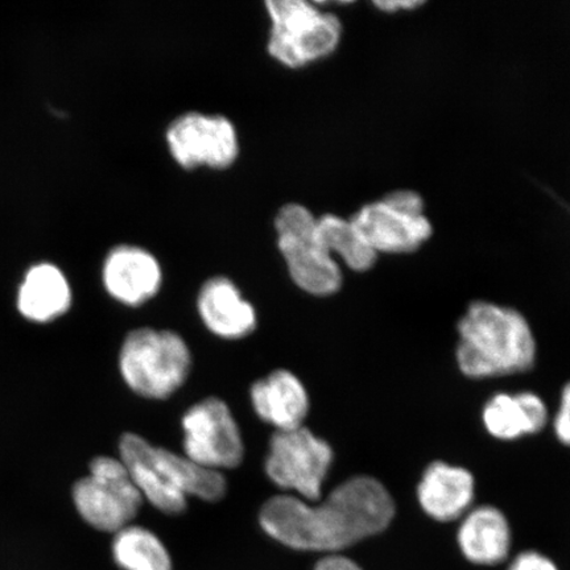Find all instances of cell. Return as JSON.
Segmentation results:
<instances>
[{"instance_id":"1","label":"cell","mask_w":570,"mask_h":570,"mask_svg":"<svg viewBox=\"0 0 570 570\" xmlns=\"http://www.w3.org/2000/svg\"><path fill=\"white\" fill-rule=\"evenodd\" d=\"M395 503L372 476H354L325 499L309 503L296 495H277L263 504L262 529L298 551L338 554L389 529Z\"/></svg>"},{"instance_id":"2","label":"cell","mask_w":570,"mask_h":570,"mask_svg":"<svg viewBox=\"0 0 570 570\" xmlns=\"http://www.w3.org/2000/svg\"><path fill=\"white\" fill-rule=\"evenodd\" d=\"M459 334V367L475 380L529 372L537 360L529 321L510 306L474 302L460 320Z\"/></svg>"},{"instance_id":"3","label":"cell","mask_w":570,"mask_h":570,"mask_svg":"<svg viewBox=\"0 0 570 570\" xmlns=\"http://www.w3.org/2000/svg\"><path fill=\"white\" fill-rule=\"evenodd\" d=\"M119 453L142 499L164 514H181L187 510L188 497L217 502L226 494L223 473L199 466L187 455L154 446L138 434L126 433Z\"/></svg>"},{"instance_id":"4","label":"cell","mask_w":570,"mask_h":570,"mask_svg":"<svg viewBox=\"0 0 570 570\" xmlns=\"http://www.w3.org/2000/svg\"><path fill=\"white\" fill-rule=\"evenodd\" d=\"M266 11L267 52L281 66L305 68L337 51L344 30L336 13L308 0H271Z\"/></svg>"},{"instance_id":"5","label":"cell","mask_w":570,"mask_h":570,"mask_svg":"<svg viewBox=\"0 0 570 570\" xmlns=\"http://www.w3.org/2000/svg\"><path fill=\"white\" fill-rule=\"evenodd\" d=\"M187 342L170 331L141 327L126 337L119 356L128 387L148 399H167L183 386L190 372Z\"/></svg>"},{"instance_id":"6","label":"cell","mask_w":570,"mask_h":570,"mask_svg":"<svg viewBox=\"0 0 570 570\" xmlns=\"http://www.w3.org/2000/svg\"><path fill=\"white\" fill-rule=\"evenodd\" d=\"M316 214L305 205L288 203L277 210L276 244L291 279L313 296H331L342 287L340 263L321 246Z\"/></svg>"},{"instance_id":"7","label":"cell","mask_w":570,"mask_h":570,"mask_svg":"<svg viewBox=\"0 0 570 570\" xmlns=\"http://www.w3.org/2000/svg\"><path fill=\"white\" fill-rule=\"evenodd\" d=\"M351 219L377 255L415 253L433 234L424 199L415 190L391 191L363 205Z\"/></svg>"},{"instance_id":"8","label":"cell","mask_w":570,"mask_h":570,"mask_svg":"<svg viewBox=\"0 0 570 570\" xmlns=\"http://www.w3.org/2000/svg\"><path fill=\"white\" fill-rule=\"evenodd\" d=\"M73 501L85 522L117 533L138 515L142 497L122 461L98 458L90 474L75 484Z\"/></svg>"},{"instance_id":"9","label":"cell","mask_w":570,"mask_h":570,"mask_svg":"<svg viewBox=\"0 0 570 570\" xmlns=\"http://www.w3.org/2000/svg\"><path fill=\"white\" fill-rule=\"evenodd\" d=\"M334 459L333 449L308 428L276 431L266 459L268 479L283 490L295 491L305 502H318Z\"/></svg>"},{"instance_id":"10","label":"cell","mask_w":570,"mask_h":570,"mask_svg":"<svg viewBox=\"0 0 570 570\" xmlns=\"http://www.w3.org/2000/svg\"><path fill=\"white\" fill-rule=\"evenodd\" d=\"M166 141L177 166L187 170L230 168L240 151L237 128L220 114H181L168 126Z\"/></svg>"},{"instance_id":"11","label":"cell","mask_w":570,"mask_h":570,"mask_svg":"<svg viewBox=\"0 0 570 570\" xmlns=\"http://www.w3.org/2000/svg\"><path fill=\"white\" fill-rule=\"evenodd\" d=\"M184 455L199 466L216 470L240 465L244 440L227 404L209 397L189 409L183 417Z\"/></svg>"},{"instance_id":"12","label":"cell","mask_w":570,"mask_h":570,"mask_svg":"<svg viewBox=\"0 0 570 570\" xmlns=\"http://www.w3.org/2000/svg\"><path fill=\"white\" fill-rule=\"evenodd\" d=\"M104 284L119 303L139 306L158 295L163 283L160 262L140 246L114 248L104 265Z\"/></svg>"},{"instance_id":"13","label":"cell","mask_w":570,"mask_h":570,"mask_svg":"<svg viewBox=\"0 0 570 570\" xmlns=\"http://www.w3.org/2000/svg\"><path fill=\"white\" fill-rule=\"evenodd\" d=\"M474 494L473 474L446 462L431 463L417 487L419 503L425 514L444 523L465 515Z\"/></svg>"},{"instance_id":"14","label":"cell","mask_w":570,"mask_h":570,"mask_svg":"<svg viewBox=\"0 0 570 570\" xmlns=\"http://www.w3.org/2000/svg\"><path fill=\"white\" fill-rule=\"evenodd\" d=\"M197 309L205 326L220 338H244L256 326L253 304L245 301L237 285L224 276L204 283L197 297Z\"/></svg>"},{"instance_id":"15","label":"cell","mask_w":570,"mask_h":570,"mask_svg":"<svg viewBox=\"0 0 570 570\" xmlns=\"http://www.w3.org/2000/svg\"><path fill=\"white\" fill-rule=\"evenodd\" d=\"M512 543L508 518L494 505H480L462 518L458 532L460 551L479 567H495L509 559Z\"/></svg>"},{"instance_id":"16","label":"cell","mask_w":570,"mask_h":570,"mask_svg":"<svg viewBox=\"0 0 570 570\" xmlns=\"http://www.w3.org/2000/svg\"><path fill=\"white\" fill-rule=\"evenodd\" d=\"M252 402L256 415L276 431L303 426L309 412V396L304 384L288 370H276L254 383Z\"/></svg>"},{"instance_id":"17","label":"cell","mask_w":570,"mask_h":570,"mask_svg":"<svg viewBox=\"0 0 570 570\" xmlns=\"http://www.w3.org/2000/svg\"><path fill=\"white\" fill-rule=\"evenodd\" d=\"M482 419L491 436L511 441L543 430L548 422V410L533 392L524 391L515 395L501 392L484 404Z\"/></svg>"},{"instance_id":"18","label":"cell","mask_w":570,"mask_h":570,"mask_svg":"<svg viewBox=\"0 0 570 570\" xmlns=\"http://www.w3.org/2000/svg\"><path fill=\"white\" fill-rule=\"evenodd\" d=\"M69 305V284L59 268L41 265L28 273L18 297L21 315L36 323H47L61 316Z\"/></svg>"},{"instance_id":"19","label":"cell","mask_w":570,"mask_h":570,"mask_svg":"<svg viewBox=\"0 0 570 570\" xmlns=\"http://www.w3.org/2000/svg\"><path fill=\"white\" fill-rule=\"evenodd\" d=\"M317 238L334 259L338 258L355 273L372 269L380 256L362 237L353 220L337 214H324L318 217Z\"/></svg>"},{"instance_id":"20","label":"cell","mask_w":570,"mask_h":570,"mask_svg":"<svg viewBox=\"0 0 570 570\" xmlns=\"http://www.w3.org/2000/svg\"><path fill=\"white\" fill-rule=\"evenodd\" d=\"M114 559L125 570H173V560L161 540L145 527L128 525L116 533Z\"/></svg>"},{"instance_id":"21","label":"cell","mask_w":570,"mask_h":570,"mask_svg":"<svg viewBox=\"0 0 570 570\" xmlns=\"http://www.w3.org/2000/svg\"><path fill=\"white\" fill-rule=\"evenodd\" d=\"M508 570H560L554 561L538 551H524L515 556Z\"/></svg>"},{"instance_id":"22","label":"cell","mask_w":570,"mask_h":570,"mask_svg":"<svg viewBox=\"0 0 570 570\" xmlns=\"http://www.w3.org/2000/svg\"><path fill=\"white\" fill-rule=\"evenodd\" d=\"M554 433L562 444L570 446V382L561 392L560 409L554 419Z\"/></svg>"},{"instance_id":"23","label":"cell","mask_w":570,"mask_h":570,"mask_svg":"<svg viewBox=\"0 0 570 570\" xmlns=\"http://www.w3.org/2000/svg\"><path fill=\"white\" fill-rule=\"evenodd\" d=\"M315 570H363L352 559L342 554H327L326 558L320 560Z\"/></svg>"},{"instance_id":"24","label":"cell","mask_w":570,"mask_h":570,"mask_svg":"<svg viewBox=\"0 0 570 570\" xmlns=\"http://www.w3.org/2000/svg\"><path fill=\"white\" fill-rule=\"evenodd\" d=\"M423 2L419 0H392V2H375L374 6L377 10L389 13L401 12V11H413L423 7Z\"/></svg>"}]
</instances>
